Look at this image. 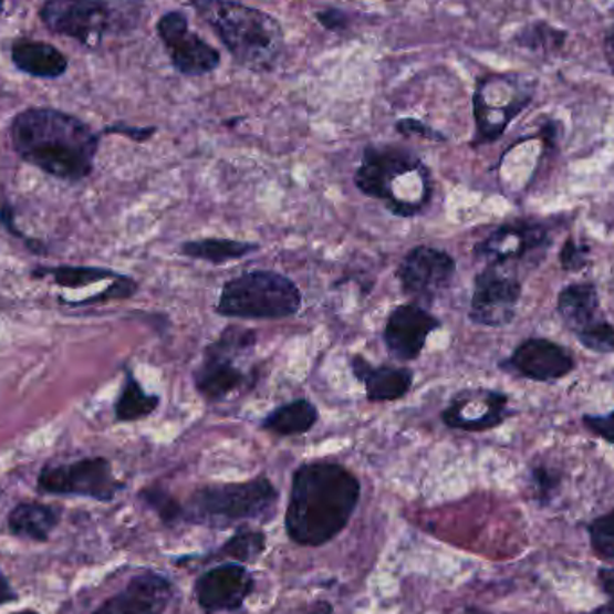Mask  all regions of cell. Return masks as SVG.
Wrapping results in <instances>:
<instances>
[{"mask_svg": "<svg viewBox=\"0 0 614 614\" xmlns=\"http://www.w3.org/2000/svg\"><path fill=\"white\" fill-rule=\"evenodd\" d=\"M362 498V483L353 471L333 460L302 464L291 478L288 538L301 547L333 541L353 518Z\"/></svg>", "mask_w": 614, "mask_h": 614, "instance_id": "6da1fadb", "label": "cell"}, {"mask_svg": "<svg viewBox=\"0 0 614 614\" xmlns=\"http://www.w3.org/2000/svg\"><path fill=\"white\" fill-rule=\"evenodd\" d=\"M10 137L24 163L62 180L89 177L100 149V135L85 121L56 108L22 110L11 121Z\"/></svg>", "mask_w": 614, "mask_h": 614, "instance_id": "7a4b0ae2", "label": "cell"}, {"mask_svg": "<svg viewBox=\"0 0 614 614\" xmlns=\"http://www.w3.org/2000/svg\"><path fill=\"white\" fill-rule=\"evenodd\" d=\"M191 6L233 62L247 71H275L287 43L281 22L272 14L238 0H191Z\"/></svg>", "mask_w": 614, "mask_h": 614, "instance_id": "3957f363", "label": "cell"}, {"mask_svg": "<svg viewBox=\"0 0 614 614\" xmlns=\"http://www.w3.org/2000/svg\"><path fill=\"white\" fill-rule=\"evenodd\" d=\"M279 491L267 475L247 481L212 483L192 492L184 506V523L207 529H230L247 521H270Z\"/></svg>", "mask_w": 614, "mask_h": 614, "instance_id": "277c9868", "label": "cell"}, {"mask_svg": "<svg viewBox=\"0 0 614 614\" xmlns=\"http://www.w3.org/2000/svg\"><path fill=\"white\" fill-rule=\"evenodd\" d=\"M301 310V288L273 270H250L232 277L216 302V313L232 320H287Z\"/></svg>", "mask_w": 614, "mask_h": 614, "instance_id": "5b68a950", "label": "cell"}, {"mask_svg": "<svg viewBox=\"0 0 614 614\" xmlns=\"http://www.w3.org/2000/svg\"><path fill=\"white\" fill-rule=\"evenodd\" d=\"M256 329L227 325L218 339L204 348L201 362L192 371V383L198 396L207 403H219L248 388L256 376L247 374L241 368V362L256 351Z\"/></svg>", "mask_w": 614, "mask_h": 614, "instance_id": "8992f818", "label": "cell"}, {"mask_svg": "<svg viewBox=\"0 0 614 614\" xmlns=\"http://www.w3.org/2000/svg\"><path fill=\"white\" fill-rule=\"evenodd\" d=\"M429 171L423 158L397 144H368L354 173V186L372 200L385 201L388 209L396 201V184L409 175Z\"/></svg>", "mask_w": 614, "mask_h": 614, "instance_id": "52a82bcc", "label": "cell"}, {"mask_svg": "<svg viewBox=\"0 0 614 614\" xmlns=\"http://www.w3.org/2000/svg\"><path fill=\"white\" fill-rule=\"evenodd\" d=\"M523 284L507 267L486 264L475 277L469 320L483 327H506L518 314Z\"/></svg>", "mask_w": 614, "mask_h": 614, "instance_id": "ba28073f", "label": "cell"}, {"mask_svg": "<svg viewBox=\"0 0 614 614\" xmlns=\"http://www.w3.org/2000/svg\"><path fill=\"white\" fill-rule=\"evenodd\" d=\"M457 275V261L443 248L417 244L406 252L397 268L400 290L415 304H431L440 293L451 287Z\"/></svg>", "mask_w": 614, "mask_h": 614, "instance_id": "9c48e42d", "label": "cell"}, {"mask_svg": "<svg viewBox=\"0 0 614 614\" xmlns=\"http://www.w3.org/2000/svg\"><path fill=\"white\" fill-rule=\"evenodd\" d=\"M43 492L63 496H85L97 501H112L123 489L106 458H83L77 462L49 466L40 472Z\"/></svg>", "mask_w": 614, "mask_h": 614, "instance_id": "30bf717a", "label": "cell"}, {"mask_svg": "<svg viewBox=\"0 0 614 614\" xmlns=\"http://www.w3.org/2000/svg\"><path fill=\"white\" fill-rule=\"evenodd\" d=\"M157 34L175 71L181 76H207L221 63V54L200 34L189 29V19L184 11L164 13L157 22Z\"/></svg>", "mask_w": 614, "mask_h": 614, "instance_id": "8fae6325", "label": "cell"}, {"mask_svg": "<svg viewBox=\"0 0 614 614\" xmlns=\"http://www.w3.org/2000/svg\"><path fill=\"white\" fill-rule=\"evenodd\" d=\"M552 244V233L543 221L535 219H514L500 225L487 238L475 244V258L509 267L510 262L523 261L535 252H547Z\"/></svg>", "mask_w": 614, "mask_h": 614, "instance_id": "7c38bea8", "label": "cell"}, {"mask_svg": "<svg viewBox=\"0 0 614 614\" xmlns=\"http://www.w3.org/2000/svg\"><path fill=\"white\" fill-rule=\"evenodd\" d=\"M112 10L106 0H45L40 20L51 33L77 40L83 45L100 43L108 31Z\"/></svg>", "mask_w": 614, "mask_h": 614, "instance_id": "4fadbf2b", "label": "cell"}, {"mask_svg": "<svg viewBox=\"0 0 614 614\" xmlns=\"http://www.w3.org/2000/svg\"><path fill=\"white\" fill-rule=\"evenodd\" d=\"M500 368L510 376L523 377L535 383L561 382L576 368V360L561 343L553 340H523L507 360L500 362Z\"/></svg>", "mask_w": 614, "mask_h": 614, "instance_id": "5bb4252c", "label": "cell"}, {"mask_svg": "<svg viewBox=\"0 0 614 614\" xmlns=\"http://www.w3.org/2000/svg\"><path fill=\"white\" fill-rule=\"evenodd\" d=\"M509 403L506 392L489 388L462 391L449 400V405L440 414V419L449 429L481 434L500 428L501 424H506V420L514 415Z\"/></svg>", "mask_w": 614, "mask_h": 614, "instance_id": "9a60e30c", "label": "cell"}, {"mask_svg": "<svg viewBox=\"0 0 614 614\" xmlns=\"http://www.w3.org/2000/svg\"><path fill=\"white\" fill-rule=\"evenodd\" d=\"M443 327V322L424 305L408 302L400 304L388 314L383 329L386 351L397 362H415L423 354L429 334Z\"/></svg>", "mask_w": 614, "mask_h": 614, "instance_id": "2e32d148", "label": "cell"}, {"mask_svg": "<svg viewBox=\"0 0 614 614\" xmlns=\"http://www.w3.org/2000/svg\"><path fill=\"white\" fill-rule=\"evenodd\" d=\"M252 573L239 562H225L201 573L195 582L196 601L207 614L238 611L252 595Z\"/></svg>", "mask_w": 614, "mask_h": 614, "instance_id": "e0dca14e", "label": "cell"}, {"mask_svg": "<svg viewBox=\"0 0 614 614\" xmlns=\"http://www.w3.org/2000/svg\"><path fill=\"white\" fill-rule=\"evenodd\" d=\"M171 599V582L158 573L146 572L134 576L128 586L94 614H164Z\"/></svg>", "mask_w": 614, "mask_h": 614, "instance_id": "ac0fdd59", "label": "cell"}, {"mask_svg": "<svg viewBox=\"0 0 614 614\" xmlns=\"http://www.w3.org/2000/svg\"><path fill=\"white\" fill-rule=\"evenodd\" d=\"M348 368L353 372L354 379L365 386L368 403H394L405 399L414 388L415 374L409 367H376L362 354H351Z\"/></svg>", "mask_w": 614, "mask_h": 614, "instance_id": "d6986e66", "label": "cell"}, {"mask_svg": "<svg viewBox=\"0 0 614 614\" xmlns=\"http://www.w3.org/2000/svg\"><path fill=\"white\" fill-rule=\"evenodd\" d=\"M535 85L524 83L516 94L509 97L506 105L492 106L489 100L481 96L480 92L472 94V115L477 124V134L472 146L496 143L501 135L506 134L509 124L532 103Z\"/></svg>", "mask_w": 614, "mask_h": 614, "instance_id": "ffe728a7", "label": "cell"}, {"mask_svg": "<svg viewBox=\"0 0 614 614\" xmlns=\"http://www.w3.org/2000/svg\"><path fill=\"white\" fill-rule=\"evenodd\" d=\"M558 313L576 339L607 320L602 311L599 290L590 282H575L562 288L558 295Z\"/></svg>", "mask_w": 614, "mask_h": 614, "instance_id": "44dd1931", "label": "cell"}, {"mask_svg": "<svg viewBox=\"0 0 614 614\" xmlns=\"http://www.w3.org/2000/svg\"><path fill=\"white\" fill-rule=\"evenodd\" d=\"M11 62L20 72L40 80H56L69 71V58L51 43L40 40H14Z\"/></svg>", "mask_w": 614, "mask_h": 614, "instance_id": "7402d4cb", "label": "cell"}, {"mask_svg": "<svg viewBox=\"0 0 614 614\" xmlns=\"http://www.w3.org/2000/svg\"><path fill=\"white\" fill-rule=\"evenodd\" d=\"M319 419V408L310 399H293L275 406L261 420V429L277 437H299L310 434Z\"/></svg>", "mask_w": 614, "mask_h": 614, "instance_id": "603a6c76", "label": "cell"}, {"mask_svg": "<svg viewBox=\"0 0 614 614\" xmlns=\"http://www.w3.org/2000/svg\"><path fill=\"white\" fill-rule=\"evenodd\" d=\"M261 250V244L252 241H239L229 238H201L181 243L180 253L184 258L205 261L219 267L230 261H239L250 253Z\"/></svg>", "mask_w": 614, "mask_h": 614, "instance_id": "cb8c5ba5", "label": "cell"}, {"mask_svg": "<svg viewBox=\"0 0 614 614\" xmlns=\"http://www.w3.org/2000/svg\"><path fill=\"white\" fill-rule=\"evenodd\" d=\"M60 521V514L54 507L42 503H20L10 514V530L19 538L31 541H48Z\"/></svg>", "mask_w": 614, "mask_h": 614, "instance_id": "d4e9b609", "label": "cell"}, {"mask_svg": "<svg viewBox=\"0 0 614 614\" xmlns=\"http://www.w3.org/2000/svg\"><path fill=\"white\" fill-rule=\"evenodd\" d=\"M158 406H160V396L148 394L132 371H126L123 388L115 400V419L119 423H137L155 414Z\"/></svg>", "mask_w": 614, "mask_h": 614, "instance_id": "484cf974", "label": "cell"}, {"mask_svg": "<svg viewBox=\"0 0 614 614\" xmlns=\"http://www.w3.org/2000/svg\"><path fill=\"white\" fill-rule=\"evenodd\" d=\"M566 42L568 31L555 28L544 20H535V22L523 25L512 37L516 48L533 54H543V56H555V54L562 53Z\"/></svg>", "mask_w": 614, "mask_h": 614, "instance_id": "4316f807", "label": "cell"}, {"mask_svg": "<svg viewBox=\"0 0 614 614\" xmlns=\"http://www.w3.org/2000/svg\"><path fill=\"white\" fill-rule=\"evenodd\" d=\"M267 550V533L261 530L239 529L221 547L218 558L236 559V562H256Z\"/></svg>", "mask_w": 614, "mask_h": 614, "instance_id": "83f0119b", "label": "cell"}, {"mask_svg": "<svg viewBox=\"0 0 614 614\" xmlns=\"http://www.w3.org/2000/svg\"><path fill=\"white\" fill-rule=\"evenodd\" d=\"M42 275L45 273H51L54 277V281L60 284V287L65 288H82L89 287V284H94V282L105 281V279H117L119 273L112 272V270H105V268H53V270H42Z\"/></svg>", "mask_w": 614, "mask_h": 614, "instance_id": "f1b7e54d", "label": "cell"}, {"mask_svg": "<svg viewBox=\"0 0 614 614\" xmlns=\"http://www.w3.org/2000/svg\"><path fill=\"white\" fill-rule=\"evenodd\" d=\"M591 550L596 558L614 562V509L587 523Z\"/></svg>", "mask_w": 614, "mask_h": 614, "instance_id": "f546056e", "label": "cell"}, {"mask_svg": "<svg viewBox=\"0 0 614 614\" xmlns=\"http://www.w3.org/2000/svg\"><path fill=\"white\" fill-rule=\"evenodd\" d=\"M141 500L157 512L158 518L166 524L184 523V506L175 496L164 491L160 487H148L141 491Z\"/></svg>", "mask_w": 614, "mask_h": 614, "instance_id": "4dcf8cb0", "label": "cell"}, {"mask_svg": "<svg viewBox=\"0 0 614 614\" xmlns=\"http://www.w3.org/2000/svg\"><path fill=\"white\" fill-rule=\"evenodd\" d=\"M530 483L538 500L548 503L559 492L561 472L548 464H535L530 467Z\"/></svg>", "mask_w": 614, "mask_h": 614, "instance_id": "1f68e13d", "label": "cell"}, {"mask_svg": "<svg viewBox=\"0 0 614 614\" xmlns=\"http://www.w3.org/2000/svg\"><path fill=\"white\" fill-rule=\"evenodd\" d=\"M590 244L579 243L575 238H568L559 252V262L564 272H582L590 264Z\"/></svg>", "mask_w": 614, "mask_h": 614, "instance_id": "d6a6232c", "label": "cell"}, {"mask_svg": "<svg viewBox=\"0 0 614 614\" xmlns=\"http://www.w3.org/2000/svg\"><path fill=\"white\" fill-rule=\"evenodd\" d=\"M396 132L397 134L405 135V137L426 138V141H431V143H446L448 141V135H444L443 132H438L434 126H429L428 123L414 119V117H405V119L397 121Z\"/></svg>", "mask_w": 614, "mask_h": 614, "instance_id": "836d02e7", "label": "cell"}, {"mask_svg": "<svg viewBox=\"0 0 614 614\" xmlns=\"http://www.w3.org/2000/svg\"><path fill=\"white\" fill-rule=\"evenodd\" d=\"M314 19L322 28L327 29L329 33L343 34L351 29V17L347 11L340 8H324V10L314 11Z\"/></svg>", "mask_w": 614, "mask_h": 614, "instance_id": "e575fe53", "label": "cell"}, {"mask_svg": "<svg viewBox=\"0 0 614 614\" xmlns=\"http://www.w3.org/2000/svg\"><path fill=\"white\" fill-rule=\"evenodd\" d=\"M582 424L590 434L614 446V409L610 414L582 415Z\"/></svg>", "mask_w": 614, "mask_h": 614, "instance_id": "d590c367", "label": "cell"}, {"mask_svg": "<svg viewBox=\"0 0 614 614\" xmlns=\"http://www.w3.org/2000/svg\"><path fill=\"white\" fill-rule=\"evenodd\" d=\"M138 290L137 282L132 277L119 275L115 279L114 284L100 296H92L89 301H83L82 304H94V302H106L112 299H129L135 295Z\"/></svg>", "mask_w": 614, "mask_h": 614, "instance_id": "8d00e7d4", "label": "cell"}, {"mask_svg": "<svg viewBox=\"0 0 614 614\" xmlns=\"http://www.w3.org/2000/svg\"><path fill=\"white\" fill-rule=\"evenodd\" d=\"M596 579L601 584L602 593L607 596V602L586 614H614V566L599 568Z\"/></svg>", "mask_w": 614, "mask_h": 614, "instance_id": "74e56055", "label": "cell"}, {"mask_svg": "<svg viewBox=\"0 0 614 614\" xmlns=\"http://www.w3.org/2000/svg\"><path fill=\"white\" fill-rule=\"evenodd\" d=\"M105 134L123 135V137L132 138L135 143H146L153 135L157 134V126H128V124H114L105 128Z\"/></svg>", "mask_w": 614, "mask_h": 614, "instance_id": "f35d334b", "label": "cell"}, {"mask_svg": "<svg viewBox=\"0 0 614 614\" xmlns=\"http://www.w3.org/2000/svg\"><path fill=\"white\" fill-rule=\"evenodd\" d=\"M602 51H604L605 63L614 74V6L610 10V22L604 31V39H602Z\"/></svg>", "mask_w": 614, "mask_h": 614, "instance_id": "ab89813d", "label": "cell"}, {"mask_svg": "<svg viewBox=\"0 0 614 614\" xmlns=\"http://www.w3.org/2000/svg\"><path fill=\"white\" fill-rule=\"evenodd\" d=\"M333 605L329 604L325 601L314 602V604L308 605L305 610H302L301 613L296 614H333Z\"/></svg>", "mask_w": 614, "mask_h": 614, "instance_id": "60d3db41", "label": "cell"}, {"mask_svg": "<svg viewBox=\"0 0 614 614\" xmlns=\"http://www.w3.org/2000/svg\"><path fill=\"white\" fill-rule=\"evenodd\" d=\"M14 599H17V595L11 590L10 582L6 581V576L0 573V605L8 604Z\"/></svg>", "mask_w": 614, "mask_h": 614, "instance_id": "b9f144b4", "label": "cell"}, {"mask_svg": "<svg viewBox=\"0 0 614 614\" xmlns=\"http://www.w3.org/2000/svg\"><path fill=\"white\" fill-rule=\"evenodd\" d=\"M11 614H39L37 613V611H17V613H11Z\"/></svg>", "mask_w": 614, "mask_h": 614, "instance_id": "7bdbcfd3", "label": "cell"}, {"mask_svg": "<svg viewBox=\"0 0 614 614\" xmlns=\"http://www.w3.org/2000/svg\"><path fill=\"white\" fill-rule=\"evenodd\" d=\"M4 11V0H0V14Z\"/></svg>", "mask_w": 614, "mask_h": 614, "instance_id": "ee69618b", "label": "cell"}, {"mask_svg": "<svg viewBox=\"0 0 614 614\" xmlns=\"http://www.w3.org/2000/svg\"><path fill=\"white\" fill-rule=\"evenodd\" d=\"M475 614H487V613H480V611H477V613H475Z\"/></svg>", "mask_w": 614, "mask_h": 614, "instance_id": "f6af8a7d", "label": "cell"}, {"mask_svg": "<svg viewBox=\"0 0 614 614\" xmlns=\"http://www.w3.org/2000/svg\"><path fill=\"white\" fill-rule=\"evenodd\" d=\"M388 2H392V0H388Z\"/></svg>", "mask_w": 614, "mask_h": 614, "instance_id": "bcb514c9", "label": "cell"}]
</instances>
